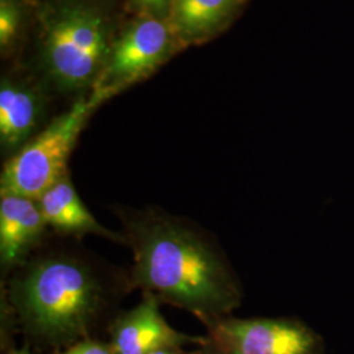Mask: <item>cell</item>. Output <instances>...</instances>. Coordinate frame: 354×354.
Wrapping results in <instances>:
<instances>
[{"instance_id":"8fae6325","label":"cell","mask_w":354,"mask_h":354,"mask_svg":"<svg viewBox=\"0 0 354 354\" xmlns=\"http://www.w3.org/2000/svg\"><path fill=\"white\" fill-rule=\"evenodd\" d=\"M244 0H172L171 20L181 37L203 38L226 26Z\"/></svg>"},{"instance_id":"5bb4252c","label":"cell","mask_w":354,"mask_h":354,"mask_svg":"<svg viewBox=\"0 0 354 354\" xmlns=\"http://www.w3.org/2000/svg\"><path fill=\"white\" fill-rule=\"evenodd\" d=\"M131 3L147 16L162 17L171 11L172 0H131Z\"/></svg>"},{"instance_id":"8992f818","label":"cell","mask_w":354,"mask_h":354,"mask_svg":"<svg viewBox=\"0 0 354 354\" xmlns=\"http://www.w3.org/2000/svg\"><path fill=\"white\" fill-rule=\"evenodd\" d=\"M174 28L160 17L146 16L127 28L109 51L92 93L106 102L163 64L174 49Z\"/></svg>"},{"instance_id":"2e32d148","label":"cell","mask_w":354,"mask_h":354,"mask_svg":"<svg viewBox=\"0 0 354 354\" xmlns=\"http://www.w3.org/2000/svg\"><path fill=\"white\" fill-rule=\"evenodd\" d=\"M8 354H32L26 348L24 349H19V351H12V352H10Z\"/></svg>"},{"instance_id":"9c48e42d","label":"cell","mask_w":354,"mask_h":354,"mask_svg":"<svg viewBox=\"0 0 354 354\" xmlns=\"http://www.w3.org/2000/svg\"><path fill=\"white\" fill-rule=\"evenodd\" d=\"M37 201L50 231L61 238L77 241L87 235H96L125 244L122 232L104 227L89 212L76 192L70 172L45 190Z\"/></svg>"},{"instance_id":"7c38bea8","label":"cell","mask_w":354,"mask_h":354,"mask_svg":"<svg viewBox=\"0 0 354 354\" xmlns=\"http://www.w3.org/2000/svg\"><path fill=\"white\" fill-rule=\"evenodd\" d=\"M20 24L19 10L12 0H0V44L8 46L16 36Z\"/></svg>"},{"instance_id":"9a60e30c","label":"cell","mask_w":354,"mask_h":354,"mask_svg":"<svg viewBox=\"0 0 354 354\" xmlns=\"http://www.w3.org/2000/svg\"><path fill=\"white\" fill-rule=\"evenodd\" d=\"M150 354H198L197 351L194 352H185L183 348H165V349H159Z\"/></svg>"},{"instance_id":"5b68a950","label":"cell","mask_w":354,"mask_h":354,"mask_svg":"<svg viewBox=\"0 0 354 354\" xmlns=\"http://www.w3.org/2000/svg\"><path fill=\"white\" fill-rule=\"evenodd\" d=\"M198 354H323V339L292 317H226L206 324Z\"/></svg>"},{"instance_id":"6da1fadb","label":"cell","mask_w":354,"mask_h":354,"mask_svg":"<svg viewBox=\"0 0 354 354\" xmlns=\"http://www.w3.org/2000/svg\"><path fill=\"white\" fill-rule=\"evenodd\" d=\"M114 213L133 252V290L187 310L205 324L241 306V279L213 234L156 206H118Z\"/></svg>"},{"instance_id":"3957f363","label":"cell","mask_w":354,"mask_h":354,"mask_svg":"<svg viewBox=\"0 0 354 354\" xmlns=\"http://www.w3.org/2000/svg\"><path fill=\"white\" fill-rule=\"evenodd\" d=\"M100 96H80L64 114L54 118L26 146L6 159L0 193L38 198L55 181L68 174V159L89 117L102 105Z\"/></svg>"},{"instance_id":"30bf717a","label":"cell","mask_w":354,"mask_h":354,"mask_svg":"<svg viewBox=\"0 0 354 354\" xmlns=\"http://www.w3.org/2000/svg\"><path fill=\"white\" fill-rule=\"evenodd\" d=\"M44 102L24 86L1 82L0 87V145L7 159L20 151L41 131Z\"/></svg>"},{"instance_id":"52a82bcc","label":"cell","mask_w":354,"mask_h":354,"mask_svg":"<svg viewBox=\"0 0 354 354\" xmlns=\"http://www.w3.org/2000/svg\"><path fill=\"white\" fill-rule=\"evenodd\" d=\"M160 304L155 295L143 294V299L134 308L115 317L109 327V345L114 354H150L188 344L203 345V337L171 327L159 310Z\"/></svg>"},{"instance_id":"4fadbf2b","label":"cell","mask_w":354,"mask_h":354,"mask_svg":"<svg viewBox=\"0 0 354 354\" xmlns=\"http://www.w3.org/2000/svg\"><path fill=\"white\" fill-rule=\"evenodd\" d=\"M59 354H114L109 344L96 340H80L73 344L64 353Z\"/></svg>"},{"instance_id":"7a4b0ae2","label":"cell","mask_w":354,"mask_h":354,"mask_svg":"<svg viewBox=\"0 0 354 354\" xmlns=\"http://www.w3.org/2000/svg\"><path fill=\"white\" fill-rule=\"evenodd\" d=\"M6 279L7 306L29 335L50 345L86 340L100 317L133 290L129 270L76 243L50 239Z\"/></svg>"},{"instance_id":"277c9868","label":"cell","mask_w":354,"mask_h":354,"mask_svg":"<svg viewBox=\"0 0 354 354\" xmlns=\"http://www.w3.org/2000/svg\"><path fill=\"white\" fill-rule=\"evenodd\" d=\"M108 35L102 13L86 6L66 7L51 16L45 30L44 57L61 88H93L112 48Z\"/></svg>"},{"instance_id":"ba28073f","label":"cell","mask_w":354,"mask_h":354,"mask_svg":"<svg viewBox=\"0 0 354 354\" xmlns=\"http://www.w3.org/2000/svg\"><path fill=\"white\" fill-rule=\"evenodd\" d=\"M50 238L37 198L0 193V266L8 277Z\"/></svg>"}]
</instances>
